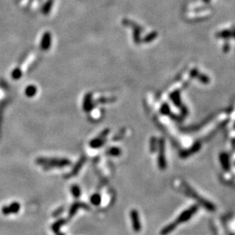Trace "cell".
<instances>
[{
	"label": "cell",
	"mask_w": 235,
	"mask_h": 235,
	"mask_svg": "<svg viewBox=\"0 0 235 235\" xmlns=\"http://www.w3.org/2000/svg\"><path fill=\"white\" fill-rule=\"evenodd\" d=\"M231 32H232V36H231V37H233V38L235 39V30L231 31Z\"/></svg>",
	"instance_id": "14"
},
{
	"label": "cell",
	"mask_w": 235,
	"mask_h": 235,
	"mask_svg": "<svg viewBox=\"0 0 235 235\" xmlns=\"http://www.w3.org/2000/svg\"><path fill=\"white\" fill-rule=\"evenodd\" d=\"M108 134V129L103 131V132L99 135V136H98L96 139H95L94 140H93L91 142H90V146L93 148L101 147V146L102 145L103 142H106V137Z\"/></svg>",
	"instance_id": "2"
},
{
	"label": "cell",
	"mask_w": 235,
	"mask_h": 235,
	"mask_svg": "<svg viewBox=\"0 0 235 235\" xmlns=\"http://www.w3.org/2000/svg\"><path fill=\"white\" fill-rule=\"evenodd\" d=\"M231 36H232V32L230 30H224L219 31L218 33L216 34V37H220V38H223V39H227L228 40L229 38H231Z\"/></svg>",
	"instance_id": "5"
},
{
	"label": "cell",
	"mask_w": 235,
	"mask_h": 235,
	"mask_svg": "<svg viewBox=\"0 0 235 235\" xmlns=\"http://www.w3.org/2000/svg\"><path fill=\"white\" fill-rule=\"evenodd\" d=\"M172 100H173L174 103L177 105L180 104V92L179 91H176L174 92L173 94H172V97H171Z\"/></svg>",
	"instance_id": "10"
},
{
	"label": "cell",
	"mask_w": 235,
	"mask_h": 235,
	"mask_svg": "<svg viewBox=\"0 0 235 235\" xmlns=\"http://www.w3.org/2000/svg\"><path fill=\"white\" fill-rule=\"evenodd\" d=\"M198 74H199V72H198V69H192L190 72V75H191V77H192V78H197Z\"/></svg>",
	"instance_id": "12"
},
{
	"label": "cell",
	"mask_w": 235,
	"mask_h": 235,
	"mask_svg": "<svg viewBox=\"0 0 235 235\" xmlns=\"http://www.w3.org/2000/svg\"><path fill=\"white\" fill-rule=\"evenodd\" d=\"M229 49H230L229 44H225L224 46V52H228V50H229Z\"/></svg>",
	"instance_id": "13"
},
{
	"label": "cell",
	"mask_w": 235,
	"mask_h": 235,
	"mask_svg": "<svg viewBox=\"0 0 235 235\" xmlns=\"http://www.w3.org/2000/svg\"><path fill=\"white\" fill-rule=\"evenodd\" d=\"M83 205H84V204H81V203H76V204H74L73 205V206L71 207V208H70V216L71 217L72 215H74L76 213V212L77 211V209L80 208H82V207H84V208H87L86 206H83Z\"/></svg>",
	"instance_id": "8"
},
{
	"label": "cell",
	"mask_w": 235,
	"mask_h": 235,
	"mask_svg": "<svg viewBox=\"0 0 235 235\" xmlns=\"http://www.w3.org/2000/svg\"><path fill=\"white\" fill-rule=\"evenodd\" d=\"M20 209V205L17 203H14L10 205V206L4 207L2 208V212L5 215L10 214V213H16Z\"/></svg>",
	"instance_id": "4"
},
{
	"label": "cell",
	"mask_w": 235,
	"mask_h": 235,
	"mask_svg": "<svg viewBox=\"0 0 235 235\" xmlns=\"http://www.w3.org/2000/svg\"><path fill=\"white\" fill-rule=\"evenodd\" d=\"M131 218L134 231H136V232H138L141 230V224H140L139 215L137 210L134 209L131 212Z\"/></svg>",
	"instance_id": "3"
},
{
	"label": "cell",
	"mask_w": 235,
	"mask_h": 235,
	"mask_svg": "<svg viewBox=\"0 0 235 235\" xmlns=\"http://www.w3.org/2000/svg\"><path fill=\"white\" fill-rule=\"evenodd\" d=\"M71 193L73 196L76 197V198H78V197L80 195V194H81V193H81V190H80V187H79L78 186L73 185L71 187Z\"/></svg>",
	"instance_id": "7"
},
{
	"label": "cell",
	"mask_w": 235,
	"mask_h": 235,
	"mask_svg": "<svg viewBox=\"0 0 235 235\" xmlns=\"http://www.w3.org/2000/svg\"><path fill=\"white\" fill-rule=\"evenodd\" d=\"M121 149L115 147L108 149V151H107L106 152L107 154H109V155H111V156H118L121 154Z\"/></svg>",
	"instance_id": "6"
},
{
	"label": "cell",
	"mask_w": 235,
	"mask_h": 235,
	"mask_svg": "<svg viewBox=\"0 0 235 235\" xmlns=\"http://www.w3.org/2000/svg\"><path fill=\"white\" fill-rule=\"evenodd\" d=\"M197 78L204 84H207L209 82V78H208L207 75H204V74H198V75L197 76Z\"/></svg>",
	"instance_id": "11"
},
{
	"label": "cell",
	"mask_w": 235,
	"mask_h": 235,
	"mask_svg": "<svg viewBox=\"0 0 235 235\" xmlns=\"http://www.w3.org/2000/svg\"><path fill=\"white\" fill-rule=\"evenodd\" d=\"M38 164L45 166L47 167H64L70 164V162L67 159H48L39 158L37 160Z\"/></svg>",
	"instance_id": "1"
},
{
	"label": "cell",
	"mask_w": 235,
	"mask_h": 235,
	"mask_svg": "<svg viewBox=\"0 0 235 235\" xmlns=\"http://www.w3.org/2000/svg\"><path fill=\"white\" fill-rule=\"evenodd\" d=\"M202 1L204 2L205 3H208L210 2V0H202Z\"/></svg>",
	"instance_id": "15"
},
{
	"label": "cell",
	"mask_w": 235,
	"mask_h": 235,
	"mask_svg": "<svg viewBox=\"0 0 235 235\" xmlns=\"http://www.w3.org/2000/svg\"><path fill=\"white\" fill-rule=\"evenodd\" d=\"M91 203L95 205H99L100 203H101V196H100V195L94 194L92 195Z\"/></svg>",
	"instance_id": "9"
}]
</instances>
